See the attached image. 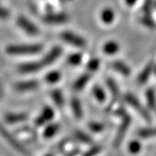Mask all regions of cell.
Masks as SVG:
<instances>
[{
  "label": "cell",
  "instance_id": "cell-1",
  "mask_svg": "<svg viewBox=\"0 0 156 156\" xmlns=\"http://www.w3.org/2000/svg\"><path fill=\"white\" fill-rule=\"evenodd\" d=\"M44 50L40 44H17L7 45L5 52L11 56H26L37 55Z\"/></svg>",
  "mask_w": 156,
  "mask_h": 156
},
{
  "label": "cell",
  "instance_id": "cell-2",
  "mask_svg": "<svg viewBox=\"0 0 156 156\" xmlns=\"http://www.w3.org/2000/svg\"><path fill=\"white\" fill-rule=\"evenodd\" d=\"M0 136L5 140L6 142L11 146L13 149H15L17 152H18L20 154L23 156L30 155V151L23 145L22 143L17 139V137L13 134H11V132L1 122H0Z\"/></svg>",
  "mask_w": 156,
  "mask_h": 156
},
{
  "label": "cell",
  "instance_id": "cell-3",
  "mask_svg": "<svg viewBox=\"0 0 156 156\" xmlns=\"http://www.w3.org/2000/svg\"><path fill=\"white\" fill-rule=\"evenodd\" d=\"M15 23H16L17 28L28 36L36 37V36H38L40 34V30L37 27V25L26 16L18 15L16 17Z\"/></svg>",
  "mask_w": 156,
  "mask_h": 156
},
{
  "label": "cell",
  "instance_id": "cell-4",
  "mask_svg": "<svg viewBox=\"0 0 156 156\" xmlns=\"http://www.w3.org/2000/svg\"><path fill=\"white\" fill-rule=\"evenodd\" d=\"M131 125V117L128 115H125L122 117V122L120 124L119 128L117 129V133L115 134V137L114 139V142H113V147L115 148H119L121 144L122 143L123 140L125 138V135L127 134V131Z\"/></svg>",
  "mask_w": 156,
  "mask_h": 156
},
{
  "label": "cell",
  "instance_id": "cell-5",
  "mask_svg": "<svg viewBox=\"0 0 156 156\" xmlns=\"http://www.w3.org/2000/svg\"><path fill=\"white\" fill-rule=\"evenodd\" d=\"M40 83L35 79H29V80H23L15 83L13 85V89L15 92L19 94H26L36 91L39 89Z\"/></svg>",
  "mask_w": 156,
  "mask_h": 156
},
{
  "label": "cell",
  "instance_id": "cell-6",
  "mask_svg": "<svg viewBox=\"0 0 156 156\" xmlns=\"http://www.w3.org/2000/svg\"><path fill=\"white\" fill-rule=\"evenodd\" d=\"M125 101L128 102V104H129L130 106L132 107L134 110L145 120L146 122H151L152 119H151L149 113L147 111V109H146L145 108L140 104L139 100L134 95H133L132 94H127V95H125Z\"/></svg>",
  "mask_w": 156,
  "mask_h": 156
},
{
  "label": "cell",
  "instance_id": "cell-7",
  "mask_svg": "<svg viewBox=\"0 0 156 156\" xmlns=\"http://www.w3.org/2000/svg\"><path fill=\"white\" fill-rule=\"evenodd\" d=\"M69 17L64 12H48L42 17V21L46 24H62L69 22Z\"/></svg>",
  "mask_w": 156,
  "mask_h": 156
},
{
  "label": "cell",
  "instance_id": "cell-8",
  "mask_svg": "<svg viewBox=\"0 0 156 156\" xmlns=\"http://www.w3.org/2000/svg\"><path fill=\"white\" fill-rule=\"evenodd\" d=\"M44 68L43 62L40 60L31 62H26L17 66V72L22 75H30L39 72Z\"/></svg>",
  "mask_w": 156,
  "mask_h": 156
},
{
  "label": "cell",
  "instance_id": "cell-9",
  "mask_svg": "<svg viewBox=\"0 0 156 156\" xmlns=\"http://www.w3.org/2000/svg\"><path fill=\"white\" fill-rule=\"evenodd\" d=\"M60 37L63 42L72 45V46H75V47H77V48H83L86 45L85 39L71 31L62 32L60 34Z\"/></svg>",
  "mask_w": 156,
  "mask_h": 156
},
{
  "label": "cell",
  "instance_id": "cell-10",
  "mask_svg": "<svg viewBox=\"0 0 156 156\" xmlns=\"http://www.w3.org/2000/svg\"><path fill=\"white\" fill-rule=\"evenodd\" d=\"M55 116V111L52 108L49 106L44 107L39 115L35 120L34 124L37 128H41L47 125Z\"/></svg>",
  "mask_w": 156,
  "mask_h": 156
},
{
  "label": "cell",
  "instance_id": "cell-11",
  "mask_svg": "<svg viewBox=\"0 0 156 156\" xmlns=\"http://www.w3.org/2000/svg\"><path fill=\"white\" fill-rule=\"evenodd\" d=\"M62 50L61 47L55 46L45 54V56L41 59V62H43L44 67H48L52 63H54L62 56Z\"/></svg>",
  "mask_w": 156,
  "mask_h": 156
},
{
  "label": "cell",
  "instance_id": "cell-12",
  "mask_svg": "<svg viewBox=\"0 0 156 156\" xmlns=\"http://www.w3.org/2000/svg\"><path fill=\"white\" fill-rule=\"evenodd\" d=\"M29 119L27 113L18 112V113H7L5 115V121L7 124H19L26 122Z\"/></svg>",
  "mask_w": 156,
  "mask_h": 156
},
{
  "label": "cell",
  "instance_id": "cell-13",
  "mask_svg": "<svg viewBox=\"0 0 156 156\" xmlns=\"http://www.w3.org/2000/svg\"><path fill=\"white\" fill-rule=\"evenodd\" d=\"M154 63L153 62H148L146 65V67L143 69V70L140 73L139 76L137 78V83L140 85L145 84L150 77L152 73L154 72Z\"/></svg>",
  "mask_w": 156,
  "mask_h": 156
},
{
  "label": "cell",
  "instance_id": "cell-14",
  "mask_svg": "<svg viewBox=\"0 0 156 156\" xmlns=\"http://www.w3.org/2000/svg\"><path fill=\"white\" fill-rule=\"evenodd\" d=\"M112 68L124 76H128L131 74V69L128 65L122 61H114L111 64Z\"/></svg>",
  "mask_w": 156,
  "mask_h": 156
},
{
  "label": "cell",
  "instance_id": "cell-15",
  "mask_svg": "<svg viewBox=\"0 0 156 156\" xmlns=\"http://www.w3.org/2000/svg\"><path fill=\"white\" fill-rule=\"evenodd\" d=\"M60 124L59 123H52V124H49L48 126H46L45 128L44 129L43 132V137L44 139H50L52 137H54L58 131L60 130Z\"/></svg>",
  "mask_w": 156,
  "mask_h": 156
},
{
  "label": "cell",
  "instance_id": "cell-16",
  "mask_svg": "<svg viewBox=\"0 0 156 156\" xmlns=\"http://www.w3.org/2000/svg\"><path fill=\"white\" fill-rule=\"evenodd\" d=\"M70 107L72 109L73 115L77 120H81L83 116V110L81 101L78 100L77 98H73L70 101Z\"/></svg>",
  "mask_w": 156,
  "mask_h": 156
},
{
  "label": "cell",
  "instance_id": "cell-17",
  "mask_svg": "<svg viewBox=\"0 0 156 156\" xmlns=\"http://www.w3.org/2000/svg\"><path fill=\"white\" fill-rule=\"evenodd\" d=\"M90 78H91V76H90L89 73H86V74L82 75L81 76H79V77L75 81V83H74V85H73L74 89L76 90V91L82 90V89H83L84 87L88 84V83L89 82V80H90Z\"/></svg>",
  "mask_w": 156,
  "mask_h": 156
},
{
  "label": "cell",
  "instance_id": "cell-18",
  "mask_svg": "<svg viewBox=\"0 0 156 156\" xmlns=\"http://www.w3.org/2000/svg\"><path fill=\"white\" fill-rule=\"evenodd\" d=\"M50 98L55 103V105L58 108H62L64 104V98H63V94L60 89H53L50 92Z\"/></svg>",
  "mask_w": 156,
  "mask_h": 156
},
{
  "label": "cell",
  "instance_id": "cell-19",
  "mask_svg": "<svg viewBox=\"0 0 156 156\" xmlns=\"http://www.w3.org/2000/svg\"><path fill=\"white\" fill-rule=\"evenodd\" d=\"M142 144L140 142L139 140H133L131 141H129V143L128 144V151L130 154L133 155H136L140 153V151L142 150Z\"/></svg>",
  "mask_w": 156,
  "mask_h": 156
},
{
  "label": "cell",
  "instance_id": "cell-20",
  "mask_svg": "<svg viewBox=\"0 0 156 156\" xmlns=\"http://www.w3.org/2000/svg\"><path fill=\"white\" fill-rule=\"evenodd\" d=\"M62 77L61 72L58 70H52L48 74H46L44 77V81L49 84H55L60 81Z\"/></svg>",
  "mask_w": 156,
  "mask_h": 156
},
{
  "label": "cell",
  "instance_id": "cell-21",
  "mask_svg": "<svg viewBox=\"0 0 156 156\" xmlns=\"http://www.w3.org/2000/svg\"><path fill=\"white\" fill-rule=\"evenodd\" d=\"M115 17V14L114 11L110 8L104 9L101 13V18L102 22L108 23V24L111 23L114 21Z\"/></svg>",
  "mask_w": 156,
  "mask_h": 156
},
{
  "label": "cell",
  "instance_id": "cell-22",
  "mask_svg": "<svg viewBox=\"0 0 156 156\" xmlns=\"http://www.w3.org/2000/svg\"><path fill=\"white\" fill-rule=\"evenodd\" d=\"M119 44L115 41H109L107 42L105 44L103 45V52L107 55H114L119 50Z\"/></svg>",
  "mask_w": 156,
  "mask_h": 156
},
{
  "label": "cell",
  "instance_id": "cell-23",
  "mask_svg": "<svg viewBox=\"0 0 156 156\" xmlns=\"http://www.w3.org/2000/svg\"><path fill=\"white\" fill-rule=\"evenodd\" d=\"M74 136L78 141H80L83 144H92L93 143L92 138L81 130H76L74 133Z\"/></svg>",
  "mask_w": 156,
  "mask_h": 156
},
{
  "label": "cell",
  "instance_id": "cell-24",
  "mask_svg": "<svg viewBox=\"0 0 156 156\" xmlns=\"http://www.w3.org/2000/svg\"><path fill=\"white\" fill-rule=\"evenodd\" d=\"M146 99L147 105L151 109H154L156 108V95L153 89H148L146 92Z\"/></svg>",
  "mask_w": 156,
  "mask_h": 156
},
{
  "label": "cell",
  "instance_id": "cell-25",
  "mask_svg": "<svg viewBox=\"0 0 156 156\" xmlns=\"http://www.w3.org/2000/svg\"><path fill=\"white\" fill-rule=\"evenodd\" d=\"M92 93H93L95 99L99 102H103L106 100V94L100 86H98V85L95 86L92 89Z\"/></svg>",
  "mask_w": 156,
  "mask_h": 156
},
{
  "label": "cell",
  "instance_id": "cell-26",
  "mask_svg": "<svg viewBox=\"0 0 156 156\" xmlns=\"http://www.w3.org/2000/svg\"><path fill=\"white\" fill-rule=\"evenodd\" d=\"M140 138L143 139H147V138H151V137H155L156 136V128H147L140 129L138 133Z\"/></svg>",
  "mask_w": 156,
  "mask_h": 156
},
{
  "label": "cell",
  "instance_id": "cell-27",
  "mask_svg": "<svg viewBox=\"0 0 156 156\" xmlns=\"http://www.w3.org/2000/svg\"><path fill=\"white\" fill-rule=\"evenodd\" d=\"M106 83L107 86H108V88L110 90L112 95H114L115 97H118L119 95H120V90H119V87H118L116 83L113 79H111V78L107 79Z\"/></svg>",
  "mask_w": 156,
  "mask_h": 156
},
{
  "label": "cell",
  "instance_id": "cell-28",
  "mask_svg": "<svg viewBox=\"0 0 156 156\" xmlns=\"http://www.w3.org/2000/svg\"><path fill=\"white\" fill-rule=\"evenodd\" d=\"M83 60V56L82 54L79 53H75V54H71L68 56L67 62L69 65H73V66H76L78 64H80Z\"/></svg>",
  "mask_w": 156,
  "mask_h": 156
},
{
  "label": "cell",
  "instance_id": "cell-29",
  "mask_svg": "<svg viewBox=\"0 0 156 156\" xmlns=\"http://www.w3.org/2000/svg\"><path fill=\"white\" fill-rule=\"evenodd\" d=\"M88 127H89V130L93 133H95V134H98V133H101L104 128H105V126L104 124L100 122H91L88 124Z\"/></svg>",
  "mask_w": 156,
  "mask_h": 156
},
{
  "label": "cell",
  "instance_id": "cell-30",
  "mask_svg": "<svg viewBox=\"0 0 156 156\" xmlns=\"http://www.w3.org/2000/svg\"><path fill=\"white\" fill-rule=\"evenodd\" d=\"M140 22L144 26H146V27H147V28L149 29H155L156 27L155 22L151 18L149 15H146L145 14L144 17L140 18Z\"/></svg>",
  "mask_w": 156,
  "mask_h": 156
},
{
  "label": "cell",
  "instance_id": "cell-31",
  "mask_svg": "<svg viewBox=\"0 0 156 156\" xmlns=\"http://www.w3.org/2000/svg\"><path fill=\"white\" fill-rule=\"evenodd\" d=\"M100 60L98 58H93L91 59L90 61L88 62L87 64V69L88 71H90V72H95V71H97L98 69L100 67Z\"/></svg>",
  "mask_w": 156,
  "mask_h": 156
},
{
  "label": "cell",
  "instance_id": "cell-32",
  "mask_svg": "<svg viewBox=\"0 0 156 156\" xmlns=\"http://www.w3.org/2000/svg\"><path fill=\"white\" fill-rule=\"evenodd\" d=\"M11 17V11L5 6L3 5L0 2V20L6 21Z\"/></svg>",
  "mask_w": 156,
  "mask_h": 156
},
{
  "label": "cell",
  "instance_id": "cell-33",
  "mask_svg": "<svg viewBox=\"0 0 156 156\" xmlns=\"http://www.w3.org/2000/svg\"><path fill=\"white\" fill-rule=\"evenodd\" d=\"M102 150V147L101 146H93L87 151L83 156H97Z\"/></svg>",
  "mask_w": 156,
  "mask_h": 156
},
{
  "label": "cell",
  "instance_id": "cell-34",
  "mask_svg": "<svg viewBox=\"0 0 156 156\" xmlns=\"http://www.w3.org/2000/svg\"><path fill=\"white\" fill-rule=\"evenodd\" d=\"M154 8V0H145L142 6V11L146 15H150L151 11Z\"/></svg>",
  "mask_w": 156,
  "mask_h": 156
},
{
  "label": "cell",
  "instance_id": "cell-35",
  "mask_svg": "<svg viewBox=\"0 0 156 156\" xmlns=\"http://www.w3.org/2000/svg\"><path fill=\"white\" fill-rule=\"evenodd\" d=\"M137 0H125V3L128 6H133Z\"/></svg>",
  "mask_w": 156,
  "mask_h": 156
},
{
  "label": "cell",
  "instance_id": "cell-36",
  "mask_svg": "<svg viewBox=\"0 0 156 156\" xmlns=\"http://www.w3.org/2000/svg\"><path fill=\"white\" fill-rule=\"evenodd\" d=\"M78 153H79V150H78V149H75V150L71 151L67 156H76L77 155Z\"/></svg>",
  "mask_w": 156,
  "mask_h": 156
},
{
  "label": "cell",
  "instance_id": "cell-37",
  "mask_svg": "<svg viewBox=\"0 0 156 156\" xmlns=\"http://www.w3.org/2000/svg\"><path fill=\"white\" fill-rule=\"evenodd\" d=\"M2 95H3V88H2V85L0 83V98L2 97Z\"/></svg>",
  "mask_w": 156,
  "mask_h": 156
},
{
  "label": "cell",
  "instance_id": "cell-38",
  "mask_svg": "<svg viewBox=\"0 0 156 156\" xmlns=\"http://www.w3.org/2000/svg\"><path fill=\"white\" fill-rule=\"evenodd\" d=\"M44 156H55V154H53V153H50V154H45Z\"/></svg>",
  "mask_w": 156,
  "mask_h": 156
},
{
  "label": "cell",
  "instance_id": "cell-39",
  "mask_svg": "<svg viewBox=\"0 0 156 156\" xmlns=\"http://www.w3.org/2000/svg\"><path fill=\"white\" fill-rule=\"evenodd\" d=\"M154 72L155 73V75H156V66H154Z\"/></svg>",
  "mask_w": 156,
  "mask_h": 156
},
{
  "label": "cell",
  "instance_id": "cell-40",
  "mask_svg": "<svg viewBox=\"0 0 156 156\" xmlns=\"http://www.w3.org/2000/svg\"><path fill=\"white\" fill-rule=\"evenodd\" d=\"M62 1H69V0H62Z\"/></svg>",
  "mask_w": 156,
  "mask_h": 156
}]
</instances>
